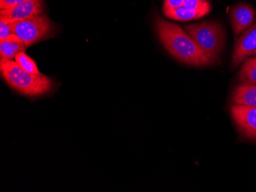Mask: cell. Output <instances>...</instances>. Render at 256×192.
<instances>
[{"label": "cell", "instance_id": "1", "mask_svg": "<svg viewBox=\"0 0 256 192\" xmlns=\"http://www.w3.org/2000/svg\"><path fill=\"white\" fill-rule=\"evenodd\" d=\"M155 28L164 46L174 58L188 65L206 66L214 62L194 38L178 25L158 17Z\"/></svg>", "mask_w": 256, "mask_h": 192}, {"label": "cell", "instance_id": "2", "mask_svg": "<svg viewBox=\"0 0 256 192\" xmlns=\"http://www.w3.org/2000/svg\"><path fill=\"white\" fill-rule=\"evenodd\" d=\"M0 71L7 84L24 95H43L52 88L53 82L50 77L27 72L12 60L1 58Z\"/></svg>", "mask_w": 256, "mask_h": 192}, {"label": "cell", "instance_id": "3", "mask_svg": "<svg viewBox=\"0 0 256 192\" xmlns=\"http://www.w3.org/2000/svg\"><path fill=\"white\" fill-rule=\"evenodd\" d=\"M186 31L194 38L197 45L214 61L224 48L225 35L216 21H204L185 27Z\"/></svg>", "mask_w": 256, "mask_h": 192}, {"label": "cell", "instance_id": "4", "mask_svg": "<svg viewBox=\"0 0 256 192\" xmlns=\"http://www.w3.org/2000/svg\"><path fill=\"white\" fill-rule=\"evenodd\" d=\"M14 35L26 46L48 38L52 35L53 24L46 15H40L26 19L14 21Z\"/></svg>", "mask_w": 256, "mask_h": 192}, {"label": "cell", "instance_id": "5", "mask_svg": "<svg viewBox=\"0 0 256 192\" xmlns=\"http://www.w3.org/2000/svg\"><path fill=\"white\" fill-rule=\"evenodd\" d=\"M231 114L242 135L256 140V107L234 104L231 107Z\"/></svg>", "mask_w": 256, "mask_h": 192}, {"label": "cell", "instance_id": "6", "mask_svg": "<svg viewBox=\"0 0 256 192\" xmlns=\"http://www.w3.org/2000/svg\"><path fill=\"white\" fill-rule=\"evenodd\" d=\"M42 0H25L12 8L1 10L0 18L10 21H20L42 15Z\"/></svg>", "mask_w": 256, "mask_h": 192}, {"label": "cell", "instance_id": "7", "mask_svg": "<svg viewBox=\"0 0 256 192\" xmlns=\"http://www.w3.org/2000/svg\"><path fill=\"white\" fill-rule=\"evenodd\" d=\"M256 52V24L243 33L236 43L232 54V65L240 64L243 60Z\"/></svg>", "mask_w": 256, "mask_h": 192}, {"label": "cell", "instance_id": "8", "mask_svg": "<svg viewBox=\"0 0 256 192\" xmlns=\"http://www.w3.org/2000/svg\"><path fill=\"white\" fill-rule=\"evenodd\" d=\"M230 17L234 33L238 35L253 23L256 12L251 5L240 3L232 8Z\"/></svg>", "mask_w": 256, "mask_h": 192}, {"label": "cell", "instance_id": "9", "mask_svg": "<svg viewBox=\"0 0 256 192\" xmlns=\"http://www.w3.org/2000/svg\"><path fill=\"white\" fill-rule=\"evenodd\" d=\"M210 12V5L206 4L201 8L197 9H189L184 5L172 9L164 10V15L168 18L178 21H190L205 16Z\"/></svg>", "mask_w": 256, "mask_h": 192}, {"label": "cell", "instance_id": "10", "mask_svg": "<svg viewBox=\"0 0 256 192\" xmlns=\"http://www.w3.org/2000/svg\"><path fill=\"white\" fill-rule=\"evenodd\" d=\"M232 100L237 105L256 107V84L242 83L234 90Z\"/></svg>", "mask_w": 256, "mask_h": 192}, {"label": "cell", "instance_id": "11", "mask_svg": "<svg viewBox=\"0 0 256 192\" xmlns=\"http://www.w3.org/2000/svg\"><path fill=\"white\" fill-rule=\"evenodd\" d=\"M26 45L15 35L6 39L0 41V54L1 58L12 60L15 58L18 53L25 51Z\"/></svg>", "mask_w": 256, "mask_h": 192}, {"label": "cell", "instance_id": "12", "mask_svg": "<svg viewBox=\"0 0 256 192\" xmlns=\"http://www.w3.org/2000/svg\"><path fill=\"white\" fill-rule=\"evenodd\" d=\"M240 78L242 83L256 84V57L250 58L243 64Z\"/></svg>", "mask_w": 256, "mask_h": 192}, {"label": "cell", "instance_id": "13", "mask_svg": "<svg viewBox=\"0 0 256 192\" xmlns=\"http://www.w3.org/2000/svg\"><path fill=\"white\" fill-rule=\"evenodd\" d=\"M15 61L27 72L34 74H41L34 60L32 59L24 51L18 53L16 56Z\"/></svg>", "mask_w": 256, "mask_h": 192}, {"label": "cell", "instance_id": "14", "mask_svg": "<svg viewBox=\"0 0 256 192\" xmlns=\"http://www.w3.org/2000/svg\"><path fill=\"white\" fill-rule=\"evenodd\" d=\"M14 35V21L0 18V41Z\"/></svg>", "mask_w": 256, "mask_h": 192}, {"label": "cell", "instance_id": "15", "mask_svg": "<svg viewBox=\"0 0 256 192\" xmlns=\"http://www.w3.org/2000/svg\"><path fill=\"white\" fill-rule=\"evenodd\" d=\"M210 3L208 0H184V6L189 9H197Z\"/></svg>", "mask_w": 256, "mask_h": 192}, {"label": "cell", "instance_id": "16", "mask_svg": "<svg viewBox=\"0 0 256 192\" xmlns=\"http://www.w3.org/2000/svg\"><path fill=\"white\" fill-rule=\"evenodd\" d=\"M184 0H164V10L172 9V8H178L184 5Z\"/></svg>", "mask_w": 256, "mask_h": 192}, {"label": "cell", "instance_id": "17", "mask_svg": "<svg viewBox=\"0 0 256 192\" xmlns=\"http://www.w3.org/2000/svg\"><path fill=\"white\" fill-rule=\"evenodd\" d=\"M23 1L25 0H0V8L2 10L12 8L21 3Z\"/></svg>", "mask_w": 256, "mask_h": 192}, {"label": "cell", "instance_id": "18", "mask_svg": "<svg viewBox=\"0 0 256 192\" xmlns=\"http://www.w3.org/2000/svg\"><path fill=\"white\" fill-rule=\"evenodd\" d=\"M254 55H256V54H254Z\"/></svg>", "mask_w": 256, "mask_h": 192}]
</instances>
